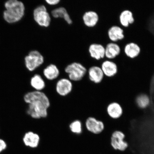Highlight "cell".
<instances>
[{
    "mask_svg": "<svg viewBox=\"0 0 154 154\" xmlns=\"http://www.w3.org/2000/svg\"><path fill=\"white\" fill-rule=\"evenodd\" d=\"M104 75L108 77H112L116 75L118 72L117 65L113 61L106 60L102 63L101 67Z\"/></svg>",
    "mask_w": 154,
    "mask_h": 154,
    "instance_id": "obj_14",
    "label": "cell"
},
{
    "mask_svg": "<svg viewBox=\"0 0 154 154\" xmlns=\"http://www.w3.org/2000/svg\"><path fill=\"white\" fill-rule=\"evenodd\" d=\"M52 16L55 18H62L67 24L71 25L72 21L67 10L65 8L61 7L53 10L51 11Z\"/></svg>",
    "mask_w": 154,
    "mask_h": 154,
    "instance_id": "obj_15",
    "label": "cell"
},
{
    "mask_svg": "<svg viewBox=\"0 0 154 154\" xmlns=\"http://www.w3.org/2000/svg\"><path fill=\"white\" fill-rule=\"evenodd\" d=\"M124 51L126 54L131 58H134L139 55L140 49L139 46L134 42L127 44L125 46Z\"/></svg>",
    "mask_w": 154,
    "mask_h": 154,
    "instance_id": "obj_20",
    "label": "cell"
},
{
    "mask_svg": "<svg viewBox=\"0 0 154 154\" xmlns=\"http://www.w3.org/2000/svg\"><path fill=\"white\" fill-rule=\"evenodd\" d=\"M88 74L90 80L96 84L101 82L104 75L101 67L96 66L90 67L88 70Z\"/></svg>",
    "mask_w": 154,
    "mask_h": 154,
    "instance_id": "obj_11",
    "label": "cell"
},
{
    "mask_svg": "<svg viewBox=\"0 0 154 154\" xmlns=\"http://www.w3.org/2000/svg\"><path fill=\"white\" fill-rule=\"evenodd\" d=\"M125 134L120 131H115L112 134L111 145L115 149L124 151L128 147V144L124 141Z\"/></svg>",
    "mask_w": 154,
    "mask_h": 154,
    "instance_id": "obj_6",
    "label": "cell"
},
{
    "mask_svg": "<svg viewBox=\"0 0 154 154\" xmlns=\"http://www.w3.org/2000/svg\"><path fill=\"white\" fill-rule=\"evenodd\" d=\"M43 73L47 79L53 80L56 79L59 76L60 70L57 65L50 64L44 69Z\"/></svg>",
    "mask_w": 154,
    "mask_h": 154,
    "instance_id": "obj_17",
    "label": "cell"
},
{
    "mask_svg": "<svg viewBox=\"0 0 154 154\" xmlns=\"http://www.w3.org/2000/svg\"><path fill=\"white\" fill-rule=\"evenodd\" d=\"M40 136L36 133L30 131L25 133L22 138L23 143L27 147L35 148L39 144Z\"/></svg>",
    "mask_w": 154,
    "mask_h": 154,
    "instance_id": "obj_9",
    "label": "cell"
},
{
    "mask_svg": "<svg viewBox=\"0 0 154 154\" xmlns=\"http://www.w3.org/2000/svg\"><path fill=\"white\" fill-rule=\"evenodd\" d=\"M73 85L72 81L69 79L62 78L57 82L56 85V90L59 95L65 96L72 91Z\"/></svg>",
    "mask_w": 154,
    "mask_h": 154,
    "instance_id": "obj_8",
    "label": "cell"
},
{
    "mask_svg": "<svg viewBox=\"0 0 154 154\" xmlns=\"http://www.w3.org/2000/svg\"><path fill=\"white\" fill-rule=\"evenodd\" d=\"M7 148V144L5 140L0 138V154L5 151Z\"/></svg>",
    "mask_w": 154,
    "mask_h": 154,
    "instance_id": "obj_24",
    "label": "cell"
},
{
    "mask_svg": "<svg viewBox=\"0 0 154 154\" xmlns=\"http://www.w3.org/2000/svg\"><path fill=\"white\" fill-rule=\"evenodd\" d=\"M124 30L120 27L113 26L108 31V35L110 39L113 42H116L124 38Z\"/></svg>",
    "mask_w": 154,
    "mask_h": 154,
    "instance_id": "obj_18",
    "label": "cell"
},
{
    "mask_svg": "<svg viewBox=\"0 0 154 154\" xmlns=\"http://www.w3.org/2000/svg\"><path fill=\"white\" fill-rule=\"evenodd\" d=\"M121 24L123 26L128 27L129 25L134 22L133 14L131 11L129 10H125L122 11L119 17Z\"/></svg>",
    "mask_w": 154,
    "mask_h": 154,
    "instance_id": "obj_21",
    "label": "cell"
},
{
    "mask_svg": "<svg viewBox=\"0 0 154 154\" xmlns=\"http://www.w3.org/2000/svg\"><path fill=\"white\" fill-rule=\"evenodd\" d=\"M5 10L3 12V18L9 23L18 22L24 17L25 7L22 2L9 0L5 3Z\"/></svg>",
    "mask_w": 154,
    "mask_h": 154,
    "instance_id": "obj_2",
    "label": "cell"
},
{
    "mask_svg": "<svg viewBox=\"0 0 154 154\" xmlns=\"http://www.w3.org/2000/svg\"><path fill=\"white\" fill-rule=\"evenodd\" d=\"M23 99L27 105L26 113L30 118L38 119L47 117L51 103L43 92L31 90L25 94Z\"/></svg>",
    "mask_w": 154,
    "mask_h": 154,
    "instance_id": "obj_1",
    "label": "cell"
},
{
    "mask_svg": "<svg viewBox=\"0 0 154 154\" xmlns=\"http://www.w3.org/2000/svg\"><path fill=\"white\" fill-rule=\"evenodd\" d=\"M30 86L35 91H41L45 88V83L40 75L35 74L30 78Z\"/></svg>",
    "mask_w": 154,
    "mask_h": 154,
    "instance_id": "obj_16",
    "label": "cell"
},
{
    "mask_svg": "<svg viewBox=\"0 0 154 154\" xmlns=\"http://www.w3.org/2000/svg\"><path fill=\"white\" fill-rule=\"evenodd\" d=\"M69 128L71 131L76 134H80L82 132V125L79 120H76L73 121L69 125Z\"/></svg>",
    "mask_w": 154,
    "mask_h": 154,
    "instance_id": "obj_23",
    "label": "cell"
},
{
    "mask_svg": "<svg viewBox=\"0 0 154 154\" xmlns=\"http://www.w3.org/2000/svg\"><path fill=\"white\" fill-rule=\"evenodd\" d=\"M85 126L88 131L94 134H101L105 129V125L103 121L92 117L86 119Z\"/></svg>",
    "mask_w": 154,
    "mask_h": 154,
    "instance_id": "obj_7",
    "label": "cell"
},
{
    "mask_svg": "<svg viewBox=\"0 0 154 154\" xmlns=\"http://www.w3.org/2000/svg\"><path fill=\"white\" fill-rule=\"evenodd\" d=\"M65 72L68 74L69 79L71 81L78 82L85 75L87 70L81 63L75 62L67 65Z\"/></svg>",
    "mask_w": 154,
    "mask_h": 154,
    "instance_id": "obj_3",
    "label": "cell"
},
{
    "mask_svg": "<svg viewBox=\"0 0 154 154\" xmlns=\"http://www.w3.org/2000/svg\"><path fill=\"white\" fill-rule=\"evenodd\" d=\"M137 105L140 109H145L149 106L150 103L149 98L145 94H140L136 99Z\"/></svg>",
    "mask_w": 154,
    "mask_h": 154,
    "instance_id": "obj_22",
    "label": "cell"
},
{
    "mask_svg": "<svg viewBox=\"0 0 154 154\" xmlns=\"http://www.w3.org/2000/svg\"><path fill=\"white\" fill-rule=\"evenodd\" d=\"M25 63L27 70L30 72L35 70L41 66L44 61L42 54L36 50L30 51L24 59Z\"/></svg>",
    "mask_w": 154,
    "mask_h": 154,
    "instance_id": "obj_5",
    "label": "cell"
},
{
    "mask_svg": "<svg viewBox=\"0 0 154 154\" xmlns=\"http://www.w3.org/2000/svg\"><path fill=\"white\" fill-rule=\"evenodd\" d=\"M107 112L111 118L117 119L122 116L123 109L120 104L116 102H113L108 105Z\"/></svg>",
    "mask_w": 154,
    "mask_h": 154,
    "instance_id": "obj_12",
    "label": "cell"
},
{
    "mask_svg": "<svg viewBox=\"0 0 154 154\" xmlns=\"http://www.w3.org/2000/svg\"><path fill=\"white\" fill-rule=\"evenodd\" d=\"M88 51L90 56L97 60L105 56V48L101 44H91L88 48Z\"/></svg>",
    "mask_w": 154,
    "mask_h": 154,
    "instance_id": "obj_10",
    "label": "cell"
},
{
    "mask_svg": "<svg viewBox=\"0 0 154 154\" xmlns=\"http://www.w3.org/2000/svg\"><path fill=\"white\" fill-rule=\"evenodd\" d=\"M45 2L48 5H55L59 3L60 2V0H46Z\"/></svg>",
    "mask_w": 154,
    "mask_h": 154,
    "instance_id": "obj_25",
    "label": "cell"
},
{
    "mask_svg": "<svg viewBox=\"0 0 154 154\" xmlns=\"http://www.w3.org/2000/svg\"><path fill=\"white\" fill-rule=\"evenodd\" d=\"M105 48V56L109 59L114 58L120 53L121 48L120 46L114 43L108 44Z\"/></svg>",
    "mask_w": 154,
    "mask_h": 154,
    "instance_id": "obj_19",
    "label": "cell"
},
{
    "mask_svg": "<svg viewBox=\"0 0 154 154\" xmlns=\"http://www.w3.org/2000/svg\"><path fill=\"white\" fill-rule=\"evenodd\" d=\"M82 20L86 26L88 27H93L97 24L99 21V15L95 11H87L83 15Z\"/></svg>",
    "mask_w": 154,
    "mask_h": 154,
    "instance_id": "obj_13",
    "label": "cell"
},
{
    "mask_svg": "<svg viewBox=\"0 0 154 154\" xmlns=\"http://www.w3.org/2000/svg\"><path fill=\"white\" fill-rule=\"evenodd\" d=\"M34 20L38 26L42 27L47 28L51 22V17L45 5L38 6L34 9L33 12Z\"/></svg>",
    "mask_w": 154,
    "mask_h": 154,
    "instance_id": "obj_4",
    "label": "cell"
}]
</instances>
